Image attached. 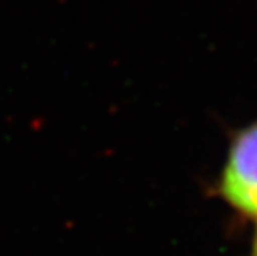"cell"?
Masks as SVG:
<instances>
[{"instance_id": "6da1fadb", "label": "cell", "mask_w": 257, "mask_h": 256, "mask_svg": "<svg viewBox=\"0 0 257 256\" xmlns=\"http://www.w3.org/2000/svg\"><path fill=\"white\" fill-rule=\"evenodd\" d=\"M219 192L240 213L257 218V120L234 137Z\"/></svg>"}, {"instance_id": "7a4b0ae2", "label": "cell", "mask_w": 257, "mask_h": 256, "mask_svg": "<svg viewBox=\"0 0 257 256\" xmlns=\"http://www.w3.org/2000/svg\"><path fill=\"white\" fill-rule=\"evenodd\" d=\"M254 256H257V236H255V241H254Z\"/></svg>"}]
</instances>
